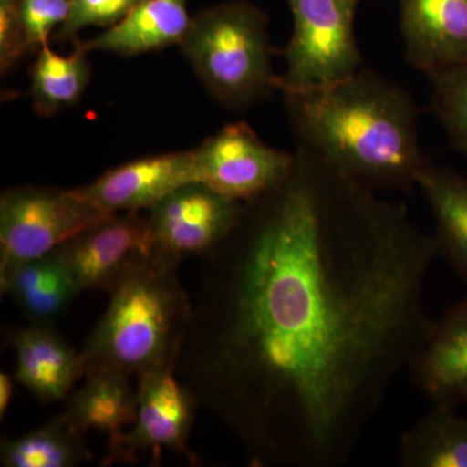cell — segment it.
I'll return each mask as SVG.
<instances>
[{
	"label": "cell",
	"mask_w": 467,
	"mask_h": 467,
	"mask_svg": "<svg viewBox=\"0 0 467 467\" xmlns=\"http://www.w3.org/2000/svg\"><path fill=\"white\" fill-rule=\"evenodd\" d=\"M434 234L297 149L204 254L174 373L260 467L348 462L434 319Z\"/></svg>",
	"instance_id": "1"
},
{
	"label": "cell",
	"mask_w": 467,
	"mask_h": 467,
	"mask_svg": "<svg viewBox=\"0 0 467 467\" xmlns=\"http://www.w3.org/2000/svg\"><path fill=\"white\" fill-rule=\"evenodd\" d=\"M16 358L15 378L43 402L67 399L86 376L84 355L73 348L54 326L33 325L12 337Z\"/></svg>",
	"instance_id": "14"
},
{
	"label": "cell",
	"mask_w": 467,
	"mask_h": 467,
	"mask_svg": "<svg viewBox=\"0 0 467 467\" xmlns=\"http://www.w3.org/2000/svg\"><path fill=\"white\" fill-rule=\"evenodd\" d=\"M0 288L33 325L45 326L57 324L81 294L57 251L17 267Z\"/></svg>",
	"instance_id": "17"
},
{
	"label": "cell",
	"mask_w": 467,
	"mask_h": 467,
	"mask_svg": "<svg viewBox=\"0 0 467 467\" xmlns=\"http://www.w3.org/2000/svg\"><path fill=\"white\" fill-rule=\"evenodd\" d=\"M266 15L247 2H229L192 18L183 54L218 100L247 107L276 88Z\"/></svg>",
	"instance_id": "4"
},
{
	"label": "cell",
	"mask_w": 467,
	"mask_h": 467,
	"mask_svg": "<svg viewBox=\"0 0 467 467\" xmlns=\"http://www.w3.org/2000/svg\"><path fill=\"white\" fill-rule=\"evenodd\" d=\"M190 23L187 0H143L119 24L78 45L86 52L107 51L134 57L181 45Z\"/></svg>",
	"instance_id": "15"
},
{
	"label": "cell",
	"mask_w": 467,
	"mask_h": 467,
	"mask_svg": "<svg viewBox=\"0 0 467 467\" xmlns=\"http://www.w3.org/2000/svg\"><path fill=\"white\" fill-rule=\"evenodd\" d=\"M115 216L73 190L23 187L0 199V284L24 265Z\"/></svg>",
	"instance_id": "6"
},
{
	"label": "cell",
	"mask_w": 467,
	"mask_h": 467,
	"mask_svg": "<svg viewBox=\"0 0 467 467\" xmlns=\"http://www.w3.org/2000/svg\"><path fill=\"white\" fill-rule=\"evenodd\" d=\"M138 413L134 425L109 441L104 462L137 461L140 454L160 457L164 450L186 453L196 408L195 398L175 376L160 368L138 376Z\"/></svg>",
	"instance_id": "9"
},
{
	"label": "cell",
	"mask_w": 467,
	"mask_h": 467,
	"mask_svg": "<svg viewBox=\"0 0 467 467\" xmlns=\"http://www.w3.org/2000/svg\"><path fill=\"white\" fill-rule=\"evenodd\" d=\"M26 52L18 0H0V67L14 66Z\"/></svg>",
	"instance_id": "25"
},
{
	"label": "cell",
	"mask_w": 467,
	"mask_h": 467,
	"mask_svg": "<svg viewBox=\"0 0 467 467\" xmlns=\"http://www.w3.org/2000/svg\"><path fill=\"white\" fill-rule=\"evenodd\" d=\"M299 149L371 192L417 189L429 164L418 106L402 86L364 69L337 84L284 94Z\"/></svg>",
	"instance_id": "2"
},
{
	"label": "cell",
	"mask_w": 467,
	"mask_h": 467,
	"mask_svg": "<svg viewBox=\"0 0 467 467\" xmlns=\"http://www.w3.org/2000/svg\"><path fill=\"white\" fill-rule=\"evenodd\" d=\"M417 189L434 218L439 256L467 285V177L453 169L429 164L418 175Z\"/></svg>",
	"instance_id": "16"
},
{
	"label": "cell",
	"mask_w": 467,
	"mask_h": 467,
	"mask_svg": "<svg viewBox=\"0 0 467 467\" xmlns=\"http://www.w3.org/2000/svg\"><path fill=\"white\" fill-rule=\"evenodd\" d=\"M430 110L454 150L467 158V63L430 76Z\"/></svg>",
	"instance_id": "22"
},
{
	"label": "cell",
	"mask_w": 467,
	"mask_h": 467,
	"mask_svg": "<svg viewBox=\"0 0 467 467\" xmlns=\"http://www.w3.org/2000/svg\"><path fill=\"white\" fill-rule=\"evenodd\" d=\"M405 57L427 77L467 63V0H398Z\"/></svg>",
	"instance_id": "13"
},
{
	"label": "cell",
	"mask_w": 467,
	"mask_h": 467,
	"mask_svg": "<svg viewBox=\"0 0 467 467\" xmlns=\"http://www.w3.org/2000/svg\"><path fill=\"white\" fill-rule=\"evenodd\" d=\"M81 46L63 57L43 46L32 67V98L36 112L52 116L76 106L90 82V64Z\"/></svg>",
	"instance_id": "21"
},
{
	"label": "cell",
	"mask_w": 467,
	"mask_h": 467,
	"mask_svg": "<svg viewBox=\"0 0 467 467\" xmlns=\"http://www.w3.org/2000/svg\"><path fill=\"white\" fill-rule=\"evenodd\" d=\"M408 373L430 407H467V297L434 319Z\"/></svg>",
	"instance_id": "12"
},
{
	"label": "cell",
	"mask_w": 467,
	"mask_h": 467,
	"mask_svg": "<svg viewBox=\"0 0 467 467\" xmlns=\"http://www.w3.org/2000/svg\"><path fill=\"white\" fill-rule=\"evenodd\" d=\"M401 467H467V417L457 409L435 407L399 441Z\"/></svg>",
	"instance_id": "19"
},
{
	"label": "cell",
	"mask_w": 467,
	"mask_h": 467,
	"mask_svg": "<svg viewBox=\"0 0 467 467\" xmlns=\"http://www.w3.org/2000/svg\"><path fill=\"white\" fill-rule=\"evenodd\" d=\"M21 27L27 51L41 50L69 15V0H18Z\"/></svg>",
	"instance_id": "24"
},
{
	"label": "cell",
	"mask_w": 467,
	"mask_h": 467,
	"mask_svg": "<svg viewBox=\"0 0 467 467\" xmlns=\"http://www.w3.org/2000/svg\"><path fill=\"white\" fill-rule=\"evenodd\" d=\"M143 0H69V15L57 39L67 41L88 26L112 27Z\"/></svg>",
	"instance_id": "23"
},
{
	"label": "cell",
	"mask_w": 467,
	"mask_h": 467,
	"mask_svg": "<svg viewBox=\"0 0 467 467\" xmlns=\"http://www.w3.org/2000/svg\"><path fill=\"white\" fill-rule=\"evenodd\" d=\"M193 156L196 182L242 202L284 183L296 162V153L267 146L245 122L226 125L193 150Z\"/></svg>",
	"instance_id": "7"
},
{
	"label": "cell",
	"mask_w": 467,
	"mask_h": 467,
	"mask_svg": "<svg viewBox=\"0 0 467 467\" xmlns=\"http://www.w3.org/2000/svg\"><path fill=\"white\" fill-rule=\"evenodd\" d=\"M79 292L112 294L159 254L149 214L125 212L77 234L57 250Z\"/></svg>",
	"instance_id": "8"
},
{
	"label": "cell",
	"mask_w": 467,
	"mask_h": 467,
	"mask_svg": "<svg viewBox=\"0 0 467 467\" xmlns=\"http://www.w3.org/2000/svg\"><path fill=\"white\" fill-rule=\"evenodd\" d=\"M294 27L285 46V72L276 76L282 94L326 88L362 69L355 36L358 0H287Z\"/></svg>",
	"instance_id": "5"
},
{
	"label": "cell",
	"mask_w": 467,
	"mask_h": 467,
	"mask_svg": "<svg viewBox=\"0 0 467 467\" xmlns=\"http://www.w3.org/2000/svg\"><path fill=\"white\" fill-rule=\"evenodd\" d=\"M245 202L226 198L208 187L184 184L149 209L153 239L160 254L182 260L208 254L238 225Z\"/></svg>",
	"instance_id": "10"
},
{
	"label": "cell",
	"mask_w": 467,
	"mask_h": 467,
	"mask_svg": "<svg viewBox=\"0 0 467 467\" xmlns=\"http://www.w3.org/2000/svg\"><path fill=\"white\" fill-rule=\"evenodd\" d=\"M15 379L9 374L0 373V416L5 417L14 395Z\"/></svg>",
	"instance_id": "26"
},
{
	"label": "cell",
	"mask_w": 467,
	"mask_h": 467,
	"mask_svg": "<svg viewBox=\"0 0 467 467\" xmlns=\"http://www.w3.org/2000/svg\"><path fill=\"white\" fill-rule=\"evenodd\" d=\"M196 182L192 150L133 160L73 192L110 214L150 209L184 184Z\"/></svg>",
	"instance_id": "11"
},
{
	"label": "cell",
	"mask_w": 467,
	"mask_h": 467,
	"mask_svg": "<svg viewBox=\"0 0 467 467\" xmlns=\"http://www.w3.org/2000/svg\"><path fill=\"white\" fill-rule=\"evenodd\" d=\"M0 451L5 467H73L91 460L86 432L63 414L29 434L5 439Z\"/></svg>",
	"instance_id": "20"
},
{
	"label": "cell",
	"mask_w": 467,
	"mask_h": 467,
	"mask_svg": "<svg viewBox=\"0 0 467 467\" xmlns=\"http://www.w3.org/2000/svg\"><path fill=\"white\" fill-rule=\"evenodd\" d=\"M180 263L159 252L110 294L109 308L82 349L85 377L174 368L192 313L178 278Z\"/></svg>",
	"instance_id": "3"
},
{
	"label": "cell",
	"mask_w": 467,
	"mask_h": 467,
	"mask_svg": "<svg viewBox=\"0 0 467 467\" xmlns=\"http://www.w3.org/2000/svg\"><path fill=\"white\" fill-rule=\"evenodd\" d=\"M86 382L70 392L63 416L77 429L101 432L109 441L133 426L138 413V391L128 376L99 373L85 377Z\"/></svg>",
	"instance_id": "18"
}]
</instances>
